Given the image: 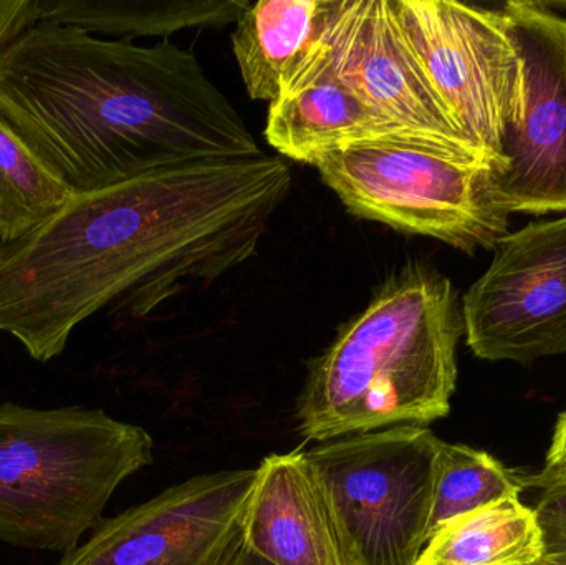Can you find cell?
Instances as JSON below:
<instances>
[{
	"label": "cell",
	"mask_w": 566,
	"mask_h": 565,
	"mask_svg": "<svg viewBox=\"0 0 566 565\" xmlns=\"http://www.w3.org/2000/svg\"><path fill=\"white\" fill-rule=\"evenodd\" d=\"M292 186L281 158L205 159L73 195L0 245V332L40 364L103 308L148 317L258 254Z\"/></svg>",
	"instance_id": "obj_1"
},
{
	"label": "cell",
	"mask_w": 566,
	"mask_h": 565,
	"mask_svg": "<svg viewBox=\"0 0 566 565\" xmlns=\"http://www.w3.org/2000/svg\"><path fill=\"white\" fill-rule=\"evenodd\" d=\"M0 118L75 195L264 153L191 50L50 23L0 50Z\"/></svg>",
	"instance_id": "obj_2"
},
{
	"label": "cell",
	"mask_w": 566,
	"mask_h": 565,
	"mask_svg": "<svg viewBox=\"0 0 566 565\" xmlns=\"http://www.w3.org/2000/svg\"><path fill=\"white\" fill-rule=\"evenodd\" d=\"M462 332V308L446 275L419 264L392 274L310 365L300 435L326 443L448 417Z\"/></svg>",
	"instance_id": "obj_3"
},
{
	"label": "cell",
	"mask_w": 566,
	"mask_h": 565,
	"mask_svg": "<svg viewBox=\"0 0 566 565\" xmlns=\"http://www.w3.org/2000/svg\"><path fill=\"white\" fill-rule=\"evenodd\" d=\"M151 463L148 431L103 410L0 405V541L70 553L119 484Z\"/></svg>",
	"instance_id": "obj_4"
},
{
	"label": "cell",
	"mask_w": 566,
	"mask_h": 565,
	"mask_svg": "<svg viewBox=\"0 0 566 565\" xmlns=\"http://www.w3.org/2000/svg\"><path fill=\"white\" fill-rule=\"evenodd\" d=\"M352 215L428 236L474 254L509 234V216L488 195L491 166L409 136L342 146L315 163Z\"/></svg>",
	"instance_id": "obj_5"
},
{
	"label": "cell",
	"mask_w": 566,
	"mask_h": 565,
	"mask_svg": "<svg viewBox=\"0 0 566 565\" xmlns=\"http://www.w3.org/2000/svg\"><path fill=\"white\" fill-rule=\"evenodd\" d=\"M439 440L401 425L306 453L343 565H418L429 541Z\"/></svg>",
	"instance_id": "obj_6"
},
{
	"label": "cell",
	"mask_w": 566,
	"mask_h": 565,
	"mask_svg": "<svg viewBox=\"0 0 566 565\" xmlns=\"http://www.w3.org/2000/svg\"><path fill=\"white\" fill-rule=\"evenodd\" d=\"M392 13L432 92L462 135L504 169L502 142L524 112V63L502 10L452 0H391Z\"/></svg>",
	"instance_id": "obj_7"
},
{
	"label": "cell",
	"mask_w": 566,
	"mask_h": 565,
	"mask_svg": "<svg viewBox=\"0 0 566 565\" xmlns=\"http://www.w3.org/2000/svg\"><path fill=\"white\" fill-rule=\"evenodd\" d=\"M462 297L475 357L532 364L566 352V215L509 232Z\"/></svg>",
	"instance_id": "obj_8"
},
{
	"label": "cell",
	"mask_w": 566,
	"mask_h": 565,
	"mask_svg": "<svg viewBox=\"0 0 566 565\" xmlns=\"http://www.w3.org/2000/svg\"><path fill=\"white\" fill-rule=\"evenodd\" d=\"M258 470L199 474L103 520L56 565H231L244 547Z\"/></svg>",
	"instance_id": "obj_9"
},
{
	"label": "cell",
	"mask_w": 566,
	"mask_h": 565,
	"mask_svg": "<svg viewBox=\"0 0 566 565\" xmlns=\"http://www.w3.org/2000/svg\"><path fill=\"white\" fill-rule=\"evenodd\" d=\"M524 63L521 123L502 142L504 169L488 195L505 215H566V17L544 3L502 7Z\"/></svg>",
	"instance_id": "obj_10"
},
{
	"label": "cell",
	"mask_w": 566,
	"mask_h": 565,
	"mask_svg": "<svg viewBox=\"0 0 566 565\" xmlns=\"http://www.w3.org/2000/svg\"><path fill=\"white\" fill-rule=\"evenodd\" d=\"M322 43L339 79L401 135L492 171L422 75L399 32L391 0H335Z\"/></svg>",
	"instance_id": "obj_11"
},
{
	"label": "cell",
	"mask_w": 566,
	"mask_h": 565,
	"mask_svg": "<svg viewBox=\"0 0 566 565\" xmlns=\"http://www.w3.org/2000/svg\"><path fill=\"white\" fill-rule=\"evenodd\" d=\"M392 135L405 136L339 79L322 39L269 106L264 129L282 156L312 166L333 149Z\"/></svg>",
	"instance_id": "obj_12"
},
{
	"label": "cell",
	"mask_w": 566,
	"mask_h": 565,
	"mask_svg": "<svg viewBox=\"0 0 566 565\" xmlns=\"http://www.w3.org/2000/svg\"><path fill=\"white\" fill-rule=\"evenodd\" d=\"M244 547L274 565H343L318 484L302 450L258 468Z\"/></svg>",
	"instance_id": "obj_13"
},
{
	"label": "cell",
	"mask_w": 566,
	"mask_h": 565,
	"mask_svg": "<svg viewBox=\"0 0 566 565\" xmlns=\"http://www.w3.org/2000/svg\"><path fill=\"white\" fill-rule=\"evenodd\" d=\"M335 0H259L235 20L232 49L252 100H277L325 32Z\"/></svg>",
	"instance_id": "obj_14"
},
{
	"label": "cell",
	"mask_w": 566,
	"mask_h": 565,
	"mask_svg": "<svg viewBox=\"0 0 566 565\" xmlns=\"http://www.w3.org/2000/svg\"><path fill=\"white\" fill-rule=\"evenodd\" d=\"M248 6L249 0H33L36 23L125 40L229 25Z\"/></svg>",
	"instance_id": "obj_15"
},
{
	"label": "cell",
	"mask_w": 566,
	"mask_h": 565,
	"mask_svg": "<svg viewBox=\"0 0 566 565\" xmlns=\"http://www.w3.org/2000/svg\"><path fill=\"white\" fill-rule=\"evenodd\" d=\"M542 556L535 511L511 496L439 527L418 565H531Z\"/></svg>",
	"instance_id": "obj_16"
},
{
	"label": "cell",
	"mask_w": 566,
	"mask_h": 565,
	"mask_svg": "<svg viewBox=\"0 0 566 565\" xmlns=\"http://www.w3.org/2000/svg\"><path fill=\"white\" fill-rule=\"evenodd\" d=\"M73 195L0 118V245L35 231Z\"/></svg>",
	"instance_id": "obj_17"
},
{
	"label": "cell",
	"mask_w": 566,
	"mask_h": 565,
	"mask_svg": "<svg viewBox=\"0 0 566 565\" xmlns=\"http://www.w3.org/2000/svg\"><path fill=\"white\" fill-rule=\"evenodd\" d=\"M524 488V478L492 454L441 441L434 460L429 540L449 521L505 498L521 496Z\"/></svg>",
	"instance_id": "obj_18"
},
{
	"label": "cell",
	"mask_w": 566,
	"mask_h": 565,
	"mask_svg": "<svg viewBox=\"0 0 566 565\" xmlns=\"http://www.w3.org/2000/svg\"><path fill=\"white\" fill-rule=\"evenodd\" d=\"M544 540L545 563L566 565V483L542 490L534 508Z\"/></svg>",
	"instance_id": "obj_19"
},
{
	"label": "cell",
	"mask_w": 566,
	"mask_h": 565,
	"mask_svg": "<svg viewBox=\"0 0 566 565\" xmlns=\"http://www.w3.org/2000/svg\"><path fill=\"white\" fill-rule=\"evenodd\" d=\"M564 483H566V411L558 417L555 425L547 460L541 473L524 478L525 488H538V490Z\"/></svg>",
	"instance_id": "obj_20"
},
{
	"label": "cell",
	"mask_w": 566,
	"mask_h": 565,
	"mask_svg": "<svg viewBox=\"0 0 566 565\" xmlns=\"http://www.w3.org/2000/svg\"><path fill=\"white\" fill-rule=\"evenodd\" d=\"M35 25L33 0H0V50Z\"/></svg>",
	"instance_id": "obj_21"
},
{
	"label": "cell",
	"mask_w": 566,
	"mask_h": 565,
	"mask_svg": "<svg viewBox=\"0 0 566 565\" xmlns=\"http://www.w3.org/2000/svg\"><path fill=\"white\" fill-rule=\"evenodd\" d=\"M231 565H274L269 561L262 559L258 554L252 553L248 547H242L241 553L235 556L234 563Z\"/></svg>",
	"instance_id": "obj_22"
},
{
	"label": "cell",
	"mask_w": 566,
	"mask_h": 565,
	"mask_svg": "<svg viewBox=\"0 0 566 565\" xmlns=\"http://www.w3.org/2000/svg\"><path fill=\"white\" fill-rule=\"evenodd\" d=\"M531 565H554V564L545 563L544 559H541V561H537V563H534V564H531Z\"/></svg>",
	"instance_id": "obj_23"
}]
</instances>
